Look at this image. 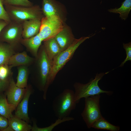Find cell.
Segmentation results:
<instances>
[{"mask_svg":"<svg viewBox=\"0 0 131 131\" xmlns=\"http://www.w3.org/2000/svg\"><path fill=\"white\" fill-rule=\"evenodd\" d=\"M41 20L36 18L24 21L22 23V38H28L37 34L39 33L41 25Z\"/></svg>","mask_w":131,"mask_h":131,"instance_id":"obj_11","label":"cell"},{"mask_svg":"<svg viewBox=\"0 0 131 131\" xmlns=\"http://www.w3.org/2000/svg\"><path fill=\"white\" fill-rule=\"evenodd\" d=\"M55 38L62 51L69 47L75 39L68 29L64 26L63 29L58 33Z\"/></svg>","mask_w":131,"mask_h":131,"instance_id":"obj_13","label":"cell"},{"mask_svg":"<svg viewBox=\"0 0 131 131\" xmlns=\"http://www.w3.org/2000/svg\"><path fill=\"white\" fill-rule=\"evenodd\" d=\"M73 117L68 116L63 118H58L55 122L52 123L50 126L46 127L40 128L38 127L36 123L34 122L32 127V131H51L56 126L61 123L67 121L73 120Z\"/></svg>","mask_w":131,"mask_h":131,"instance_id":"obj_23","label":"cell"},{"mask_svg":"<svg viewBox=\"0 0 131 131\" xmlns=\"http://www.w3.org/2000/svg\"></svg>","mask_w":131,"mask_h":131,"instance_id":"obj_32","label":"cell"},{"mask_svg":"<svg viewBox=\"0 0 131 131\" xmlns=\"http://www.w3.org/2000/svg\"><path fill=\"white\" fill-rule=\"evenodd\" d=\"M123 48L125 50L126 55V58L122 62L119 66L122 67L123 66L125 63L127 61L131 60V42H130L127 43L123 44Z\"/></svg>","mask_w":131,"mask_h":131,"instance_id":"obj_27","label":"cell"},{"mask_svg":"<svg viewBox=\"0 0 131 131\" xmlns=\"http://www.w3.org/2000/svg\"><path fill=\"white\" fill-rule=\"evenodd\" d=\"M91 128L111 131H118L120 130L119 126L111 124L103 117L95 121L93 124Z\"/></svg>","mask_w":131,"mask_h":131,"instance_id":"obj_21","label":"cell"},{"mask_svg":"<svg viewBox=\"0 0 131 131\" xmlns=\"http://www.w3.org/2000/svg\"><path fill=\"white\" fill-rule=\"evenodd\" d=\"M76 104L74 92L70 89H65L54 99L53 110L57 118H63L69 116L72 111L75 109Z\"/></svg>","mask_w":131,"mask_h":131,"instance_id":"obj_2","label":"cell"},{"mask_svg":"<svg viewBox=\"0 0 131 131\" xmlns=\"http://www.w3.org/2000/svg\"><path fill=\"white\" fill-rule=\"evenodd\" d=\"M15 49L8 43L0 41V66L7 64L10 57L15 53Z\"/></svg>","mask_w":131,"mask_h":131,"instance_id":"obj_16","label":"cell"},{"mask_svg":"<svg viewBox=\"0 0 131 131\" xmlns=\"http://www.w3.org/2000/svg\"><path fill=\"white\" fill-rule=\"evenodd\" d=\"M9 82L4 81L0 78V93L7 88Z\"/></svg>","mask_w":131,"mask_h":131,"instance_id":"obj_29","label":"cell"},{"mask_svg":"<svg viewBox=\"0 0 131 131\" xmlns=\"http://www.w3.org/2000/svg\"><path fill=\"white\" fill-rule=\"evenodd\" d=\"M58 7V4L54 0H42L41 9L44 16L59 15L57 11Z\"/></svg>","mask_w":131,"mask_h":131,"instance_id":"obj_18","label":"cell"},{"mask_svg":"<svg viewBox=\"0 0 131 131\" xmlns=\"http://www.w3.org/2000/svg\"><path fill=\"white\" fill-rule=\"evenodd\" d=\"M38 34L29 38H22L20 42L21 44L24 46L36 57H37L39 49L42 41Z\"/></svg>","mask_w":131,"mask_h":131,"instance_id":"obj_14","label":"cell"},{"mask_svg":"<svg viewBox=\"0 0 131 131\" xmlns=\"http://www.w3.org/2000/svg\"><path fill=\"white\" fill-rule=\"evenodd\" d=\"M2 1L4 6H31L33 5V3L28 0H2Z\"/></svg>","mask_w":131,"mask_h":131,"instance_id":"obj_25","label":"cell"},{"mask_svg":"<svg viewBox=\"0 0 131 131\" xmlns=\"http://www.w3.org/2000/svg\"><path fill=\"white\" fill-rule=\"evenodd\" d=\"M13 111L6 96L0 94V115L8 120L13 116Z\"/></svg>","mask_w":131,"mask_h":131,"instance_id":"obj_22","label":"cell"},{"mask_svg":"<svg viewBox=\"0 0 131 131\" xmlns=\"http://www.w3.org/2000/svg\"><path fill=\"white\" fill-rule=\"evenodd\" d=\"M12 73L7 64L0 66V78L2 80L9 82L12 77Z\"/></svg>","mask_w":131,"mask_h":131,"instance_id":"obj_24","label":"cell"},{"mask_svg":"<svg viewBox=\"0 0 131 131\" xmlns=\"http://www.w3.org/2000/svg\"><path fill=\"white\" fill-rule=\"evenodd\" d=\"M26 90V88L17 87L12 77L10 79L6 92L7 99L13 111L23 98Z\"/></svg>","mask_w":131,"mask_h":131,"instance_id":"obj_9","label":"cell"},{"mask_svg":"<svg viewBox=\"0 0 131 131\" xmlns=\"http://www.w3.org/2000/svg\"><path fill=\"white\" fill-rule=\"evenodd\" d=\"M34 59L28 55L26 52L15 53L9 58L8 65L10 68L17 66H26L32 64Z\"/></svg>","mask_w":131,"mask_h":131,"instance_id":"obj_12","label":"cell"},{"mask_svg":"<svg viewBox=\"0 0 131 131\" xmlns=\"http://www.w3.org/2000/svg\"><path fill=\"white\" fill-rule=\"evenodd\" d=\"M131 9V0H125L119 8H111L108 10L110 12L118 13L122 20H125L128 17Z\"/></svg>","mask_w":131,"mask_h":131,"instance_id":"obj_19","label":"cell"},{"mask_svg":"<svg viewBox=\"0 0 131 131\" xmlns=\"http://www.w3.org/2000/svg\"><path fill=\"white\" fill-rule=\"evenodd\" d=\"M109 72L97 73L94 79H92L85 84L76 82L74 85V100L77 103L82 98L101 93H105L107 95H111L113 93L112 91L103 90L98 85V82L104 76Z\"/></svg>","mask_w":131,"mask_h":131,"instance_id":"obj_3","label":"cell"},{"mask_svg":"<svg viewBox=\"0 0 131 131\" xmlns=\"http://www.w3.org/2000/svg\"><path fill=\"white\" fill-rule=\"evenodd\" d=\"M3 131H13L12 129L8 125V126Z\"/></svg>","mask_w":131,"mask_h":131,"instance_id":"obj_31","label":"cell"},{"mask_svg":"<svg viewBox=\"0 0 131 131\" xmlns=\"http://www.w3.org/2000/svg\"><path fill=\"white\" fill-rule=\"evenodd\" d=\"M37 57L38 58L40 88L44 91L51 70L52 60L47 56L43 46Z\"/></svg>","mask_w":131,"mask_h":131,"instance_id":"obj_8","label":"cell"},{"mask_svg":"<svg viewBox=\"0 0 131 131\" xmlns=\"http://www.w3.org/2000/svg\"><path fill=\"white\" fill-rule=\"evenodd\" d=\"M8 23L4 20H0V33L3 27Z\"/></svg>","mask_w":131,"mask_h":131,"instance_id":"obj_30","label":"cell"},{"mask_svg":"<svg viewBox=\"0 0 131 131\" xmlns=\"http://www.w3.org/2000/svg\"><path fill=\"white\" fill-rule=\"evenodd\" d=\"M8 125V120L0 115V130L3 131Z\"/></svg>","mask_w":131,"mask_h":131,"instance_id":"obj_28","label":"cell"},{"mask_svg":"<svg viewBox=\"0 0 131 131\" xmlns=\"http://www.w3.org/2000/svg\"><path fill=\"white\" fill-rule=\"evenodd\" d=\"M95 34L86 37L75 39L68 48L60 52L52 61V67L45 90L47 91L49 86L52 83L59 71L71 58L79 46L86 40L93 36Z\"/></svg>","mask_w":131,"mask_h":131,"instance_id":"obj_1","label":"cell"},{"mask_svg":"<svg viewBox=\"0 0 131 131\" xmlns=\"http://www.w3.org/2000/svg\"><path fill=\"white\" fill-rule=\"evenodd\" d=\"M11 20L22 23L33 19H41L44 17L41 9L38 5L31 6H4Z\"/></svg>","mask_w":131,"mask_h":131,"instance_id":"obj_4","label":"cell"},{"mask_svg":"<svg viewBox=\"0 0 131 131\" xmlns=\"http://www.w3.org/2000/svg\"><path fill=\"white\" fill-rule=\"evenodd\" d=\"M64 27L63 22L59 15L44 16L38 35L42 41L55 37Z\"/></svg>","mask_w":131,"mask_h":131,"instance_id":"obj_5","label":"cell"},{"mask_svg":"<svg viewBox=\"0 0 131 131\" xmlns=\"http://www.w3.org/2000/svg\"><path fill=\"white\" fill-rule=\"evenodd\" d=\"M32 90L30 87L27 86L24 95L18 104L16 108L14 116L27 122L29 121L28 114V102Z\"/></svg>","mask_w":131,"mask_h":131,"instance_id":"obj_10","label":"cell"},{"mask_svg":"<svg viewBox=\"0 0 131 131\" xmlns=\"http://www.w3.org/2000/svg\"><path fill=\"white\" fill-rule=\"evenodd\" d=\"M8 126L13 131H29L32 127L25 121L14 116L8 120Z\"/></svg>","mask_w":131,"mask_h":131,"instance_id":"obj_17","label":"cell"},{"mask_svg":"<svg viewBox=\"0 0 131 131\" xmlns=\"http://www.w3.org/2000/svg\"><path fill=\"white\" fill-rule=\"evenodd\" d=\"M100 97L97 95L85 98V106L81 115L88 128H91L95 121L103 117L99 104Z\"/></svg>","mask_w":131,"mask_h":131,"instance_id":"obj_6","label":"cell"},{"mask_svg":"<svg viewBox=\"0 0 131 131\" xmlns=\"http://www.w3.org/2000/svg\"><path fill=\"white\" fill-rule=\"evenodd\" d=\"M0 20H4L8 23L11 21L5 8L2 0H0Z\"/></svg>","mask_w":131,"mask_h":131,"instance_id":"obj_26","label":"cell"},{"mask_svg":"<svg viewBox=\"0 0 131 131\" xmlns=\"http://www.w3.org/2000/svg\"><path fill=\"white\" fill-rule=\"evenodd\" d=\"M23 31L22 23L11 20L0 32V41L5 42L15 48L20 44Z\"/></svg>","mask_w":131,"mask_h":131,"instance_id":"obj_7","label":"cell"},{"mask_svg":"<svg viewBox=\"0 0 131 131\" xmlns=\"http://www.w3.org/2000/svg\"><path fill=\"white\" fill-rule=\"evenodd\" d=\"M43 41V46L47 55L52 61L62 51L61 50L55 37L49 38Z\"/></svg>","mask_w":131,"mask_h":131,"instance_id":"obj_15","label":"cell"},{"mask_svg":"<svg viewBox=\"0 0 131 131\" xmlns=\"http://www.w3.org/2000/svg\"><path fill=\"white\" fill-rule=\"evenodd\" d=\"M16 86L19 87L25 88L27 87L28 71L26 66H19L18 67Z\"/></svg>","mask_w":131,"mask_h":131,"instance_id":"obj_20","label":"cell"}]
</instances>
